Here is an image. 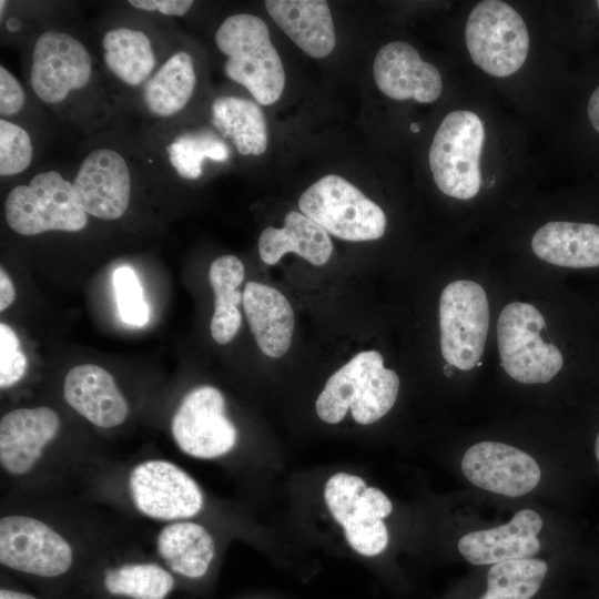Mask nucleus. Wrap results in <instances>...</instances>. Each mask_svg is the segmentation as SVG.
Segmentation results:
<instances>
[{
	"instance_id": "8",
	"label": "nucleus",
	"mask_w": 599,
	"mask_h": 599,
	"mask_svg": "<svg viewBox=\"0 0 599 599\" xmlns=\"http://www.w3.org/2000/svg\"><path fill=\"white\" fill-rule=\"evenodd\" d=\"M324 498L355 551L376 556L386 549L389 537L383 519L389 516L393 505L382 490L367 487L358 476L337 473L327 480Z\"/></svg>"
},
{
	"instance_id": "31",
	"label": "nucleus",
	"mask_w": 599,
	"mask_h": 599,
	"mask_svg": "<svg viewBox=\"0 0 599 599\" xmlns=\"http://www.w3.org/2000/svg\"><path fill=\"white\" fill-rule=\"evenodd\" d=\"M166 151L172 166L186 180L197 179L202 174L204 159L225 162L230 156V149L225 142L207 130L177 136Z\"/></svg>"
},
{
	"instance_id": "2",
	"label": "nucleus",
	"mask_w": 599,
	"mask_h": 599,
	"mask_svg": "<svg viewBox=\"0 0 599 599\" xmlns=\"http://www.w3.org/2000/svg\"><path fill=\"white\" fill-rule=\"evenodd\" d=\"M215 43L226 55L225 75L246 88L258 104L270 105L281 98L285 71L261 18L250 13L229 17L216 30Z\"/></svg>"
},
{
	"instance_id": "42",
	"label": "nucleus",
	"mask_w": 599,
	"mask_h": 599,
	"mask_svg": "<svg viewBox=\"0 0 599 599\" xmlns=\"http://www.w3.org/2000/svg\"><path fill=\"white\" fill-rule=\"evenodd\" d=\"M410 128H412V131H413V132H418V131H419V128H418L417 124H412Z\"/></svg>"
},
{
	"instance_id": "38",
	"label": "nucleus",
	"mask_w": 599,
	"mask_h": 599,
	"mask_svg": "<svg viewBox=\"0 0 599 599\" xmlns=\"http://www.w3.org/2000/svg\"><path fill=\"white\" fill-rule=\"evenodd\" d=\"M587 114L591 126L599 133V85L589 98Z\"/></svg>"
},
{
	"instance_id": "11",
	"label": "nucleus",
	"mask_w": 599,
	"mask_h": 599,
	"mask_svg": "<svg viewBox=\"0 0 599 599\" xmlns=\"http://www.w3.org/2000/svg\"><path fill=\"white\" fill-rule=\"evenodd\" d=\"M72 560L69 542L43 521L21 515L1 518L2 565L40 577H57L69 570Z\"/></svg>"
},
{
	"instance_id": "6",
	"label": "nucleus",
	"mask_w": 599,
	"mask_h": 599,
	"mask_svg": "<svg viewBox=\"0 0 599 599\" xmlns=\"http://www.w3.org/2000/svg\"><path fill=\"white\" fill-rule=\"evenodd\" d=\"M546 322L531 304L512 302L506 305L497 323V344L501 366L522 384H545L564 365L558 347L541 338Z\"/></svg>"
},
{
	"instance_id": "18",
	"label": "nucleus",
	"mask_w": 599,
	"mask_h": 599,
	"mask_svg": "<svg viewBox=\"0 0 599 599\" xmlns=\"http://www.w3.org/2000/svg\"><path fill=\"white\" fill-rule=\"evenodd\" d=\"M541 528L538 512L521 509L505 525L466 534L458 541V550L473 565L531 558L540 550Z\"/></svg>"
},
{
	"instance_id": "40",
	"label": "nucleus",
	"mask_w": 599,
	"mask_h": 599,
	"mask_svg": "<svg viewBox=\"0 0 599 599\" xmlns=\"http://www.w3.org/2000/svg\"><path fill=\"white\" fill-rule=\"evenodd\" d=\"M454 368H456V367H454L453 365H450V364L447 363V364L444 366V373H445V375H446L447 377H451V376L455 374V369H454Z\"/></svg>"
},
{
	"instance_id": "33",
	"label": "nucleus",
	"mask_w": 599,
	"mask_h": 599,
	"mask_svg": "<svg viewBox=\"0 0 599 599\" xmlns=\"http://www.w3.org/2000/svg\"><path fill=\"white\" fill-rule=\"evenodd\" d=\"M32 160V143L21 126L0 120V174L14 175L23 172Z\"/></svg>"
},
{
	"instance_id": "1",
	"label": "nucleus",
	"mask_w": 599,
	"mask_h": 599,
	"mask_svg": "<svg viewBox=\"0 0 599 599\" xmlns=\"http://www.w3.org/2000/svg\"><path fill=\"white\" fill-rule=\"evenodd\" d=\"M398 389L399 377L384 366L380 353L361 352L328 378L316 399V413L323 422L337 424L351 409L356 423L369 425L392 409Z\"/></svg>"
},
{
	"instance_id": "13",
	"label": "nucleus",
	"mask_w": 599,
	"mask_h": 599,
	"mask_svg": "<svg viewBox=\"0 0 599 599\" xmlns=\"http://www.w3.org/2000/svg\"><path fill=\"white\" fill-rule=\"evenodd\" d=\"M91 72L90 54L75 38L61 31H47L38 38L32 52L30 82L43 102H61L70 91L84 88Z\"/></svg>"
},
{
	"instance_id": "16",
	"label": "nucleus",
	"mask_w": 599,
	"mask_h": 599,
	"mask_svg": "<svg viewBox=\"0 0 599 599\" xmlns=\"http://www.w3.org/2000/svg\"><path fill=\"white\" fill-rule=\"evenodd\" d=\"M378 89L393 100L436 101L443 90L438 69L424 61L407 42L393 41L382 47L373 63Z\"/></svg>"
},
{
	"instance_id": "23",
	"label": "nucleus",
	"mask_w": 599,
	"mask_h": 599,
	"mask_svg": "<svg viewBox=\"0 0 599 599\" xmlns=\"http://www.w3.org/2000/svg\"><path fill=\"white\" fill-rule=\"evenodd\" d=\"M333 244L328 233L302 212L291 211L281 229L268 226L258 238L261 260L276 264L286 253H296L313 265L322 266L329 260Z\"/></svg>"
},
{
	"instance_id": "14",
	"label": "nucleus",
	"mask_w": 599,
	"mask_h": 599,
	"mask_svg": "<svg viewBox=\"0 0 599 599\" xmlns=\"http://www.w3.org/2000/svg\"><path fill=\"white\" fill-rule=\"evenodd\" d=\"M464 476L475 486L502 496L518 497L540 481L537 461L524 450L498 441H480L461 459Z\"/></svg>"
},
{
	"instance_id": "26",
	"label": "nucleus",
	"mask_w": 599,
	"mask_h": 599,
	"mask_svg": "<svg viewBox=\"0 0 599 599\" xmlns=\"http://www.w3.org/2000/svg\"><path fill=\"white\" fill-rule=\"evenodd\" d=\"M244 275V265L235 255H222L210 266L209 280L214 292V313L210 331L219 344L231 342L241 327L242 316L237 306L243 302V293L238 291V286Z\"/></svg>"
},
{
	"instance_id": "30",
	"label": "nucleus",
	"mask_w": 599,
	"mask_h": 599,
	"mask_svg": "<svg viewBox=\"0 0 599 599\" xmlns=\"http://www.w3.org/2000/svg\"><path fill=\"white\" fill-rule=\"evenodd\" d=\"M103 583L115 596L164 599L174 587V578L155 564H130L109 570Z\"/></svg>"
},
{
	"instance_id": "17",
	"label": "nucleus",
	"mask_w": 599,
	"mask_h": 599,
	"mask_svg": "<svg viewBox=\"0 0 599 599\" xmlns=\"http://www.w3.org/2000/svg\"><path fill=\"white\" fill-rule=\"evenodd\" d=\"M60 428L58 414L45 406L18 408L0 422V463L10 474L29 473Z\"/></svg>"
},
{
	"instance_id": "29",
	"label": "nucleus",
	"mask_w": 599,
	"mask_h": 599,
	"mask_svg": "<svg viewBox=\"0 0 599 599\" xmlns=\"http://www.w3.org/2000/svg\"><path fill=\"white\" fill-rule=\"evenodd\" d=\"M548 566L544 560L511 559L493 565L480 599H531L540 589Z\"/></svg>"
},
{
	"instance_id": "34",
	"label": "nucleus",
	"mask_w": 599,
	"mask_h": 599,
	"mask_svg": "<svg viewBox=\"0 0 599 599\" xmlns=\"http://www.w3.org/2000/svg\"><path fill=\"white\" fill-rule=\"evenodd\" d=\"M27 367L16 333L4 323L0 324V387L8 388L19 382Z\"/></svg>"
},
{
	"instance_id": "27",
	"label": "nucleus",
	"mask_w": 599,
	"mask_h": 599,
	"mask_svg": "<svg viewBox=\"0 0 599 599\" xmlns=\"http://www.w3.org/2000/svg\"><path fill=\"white\" fill-rule=\"evenodd\" d=\"M195 83L192 57L185 51H179L145 84L144 103L151 113L171 116L187 104Z\"/></svg>"
},
{
	"instance_id": "20",
	"label": "nucleus",
	"mask_w": 599,
	"mask_h": 599,
	"mask_svg": "<svg viewBox=\"0 0 599 599\" xmlns=\"http://www.w3.org/2000/svg\"><path fill=\"white\" fill-rule=\"evenodd\" d=\"M242 303L261 352L272 358L282 357L291 346L295 324L287 298L270 285L248 282Z\"/></svg>"
},
{
	"instance_id": "3",
	"label": "nucleus",
	"mask_w": 599,
	"mask_h": 599,
	"mask_svg": "<svg viewBox=\"0 0 599 599\" xmlns=\"http://www.w3.org/2000/svg\"><path fill=\"white\" fill-rule=\"evenodd\" d=\"M485 141L480 118L467 110L448 113L438 126L430 149L429 166L437 187L446 195L470 200L480 189L479 159Z\"/></svg>"
},
{
	"instance_id": "7",
	"label": "nucleus",
	"mask_w": 599,
	"mask_h": 599,
	"mask_svg": "<svg viewBox=\"0 0 599 599\" xmlns=\"http://www.w3.org/2000/svg\"><path fill=\"white\" fill-rule=\"evenodd\" d=\"M4 213L8 225L27 236L48 231L78 232L88 223L72 183L57 171L39 173L29 185L13 187L7 196Z\"/></svg>"
},
{
	"instance_id": "15",
	"label": "nucleus",
	"mask_w": 599,
	"mask_h": 599,
	"mask_svg": "<svg viewBox=\"0 0 599 599\" xmlns=\"http://www.w3.org/2000/svg\"><path fill=\"white\" fill-rule=\"evenodd\" d=\"M82 210L102 220H118L128 210L131 196L129 166L111 149H97L82 161L72 183Z\"/></svg>"
},
{
	"instance_id": "21",
	"label": "nucleus",
	"mask_w": 599,
	"mask_h": 599,
	"mask_svg": "<svg viewBox=\"0 0 599 599\" xmlns=\"http://www.w3.org/2000/svg\"><path fill=\"white\" fill-rule=\"evenodd\" d=\"M267 12L286 35L313 58H325L336 37L329 7L324 0H266Z\"/></svg>"
},
{
	"instance_id": "36",
	"label": "nucleus",
	"mask_w": 599,
	"mask_h": 599,
	"mask_svg": "<svg viewBox=\"0 0 599 599\" xmlns=\"http://www.w3.org/2000/svg\"><path fill=\"white\" fill-rule=\"evenodd\" d=\"M129 4L146 11H160L166 16H183L192 7L191 0H130Z\"/></svg>"
},
{
	"instance_id": "5",
	"label": "nucleus",
	"mask_w": 599,
	"mask_h": 599,
	"mask_svg": "<svg viewBox=\"0 0 599 599\" xmlns=\"http://www.w3.org/2000/svg\"><path fill=\"white\" fill-rule=\"evenodd\" d=\"M465 40L473 62L489 75L516 73L529 52V32L521 16L499 0L478 2L469 13Z\"/></svg>"
},
{
	"instance_id": "43",
	"label": "nucleus",
	"mask_w": 599,
	"mask_h": 599,
	"mask_svg": "<svg viewBox=\"0 0 599 599\" xmlns=\"http://www.w3.org/2000/svg\"><path fill=\"white\" fill-rule=\"evenodd\" d=\"M596 4H597V8H598V10H599V0H598V1H596Z\"/></svg>"
},
{
	"instance_id": "25",
	"label": "nucleus",
	"mask_w": 599,
	"mask_h": 599,
	"mask_svg": "<svg viewBox=\"0 0 599 599\" xmlns=\"http://www.w3.org/2000/svg\"><path fill=\"white\" fill-rule=\"evenodd\" d=\"M212 124L243 155H261L267 148V125L260 105L238 97H220L212 104Z\"/></svg>"
},
{
	"instance_id": "24",
	"label": "nucleus",
	"mask_w": 599,
	"mask_h": 599,
	"mask_svg": "<svg viewBox=\"0 0 599 599\" xmlns=\"http://www.w3.org/2000/svg\"><path fill=\"white\" fill-rule=\"evenodd\" d=\"M156 547L167 566L187 578L204 576L215 552L212 536L204 527L191 521L165 526L158 536Z\"/></svg>"
},
{
	"instance_id": "32",
	"label": "nucleus",
	"mask_w": 599,
	"mask_h": 599,
	"mask_svg": "<svg viewBox=\"0 0 599 599\" xmlns=\"http://www.w3.org/2000/svg\"><path fill=\"white\" fill-rule=\"evenodd\" d=\"M112 280L121 319L133 326L146 324L149 307L135 272L129 266H121L114 271Z\"/></svg>"
},
{
	"instance_id": "19",
	"label": "nucleus",
	"mask_w": 599,
	"mask_h": 599,
	"mask_svg": "<svg viewBox=\"0 0 599 599\" xmlns=\"http://www.w3.org/2000/svg\"><path fill=\"white\" fill-rule=\"evenodd\" d=\"M67 403L90 423L102 428L122 424L129 413L124 396L104 368L83 364L69 370L63 383Z\"/></svg>"
},
{
	"instance_id": "37",
	"label": "nucleus",
	"mask_w": 599,
	"mask_h": 599,
	"mask_svg": "<svg viewBox=\"0 0 599 599\" xmlns=\"http://www.w3.org/2000/svg\"><path fill=\"white\" fill-rule=\"evenodd\" d=\"M16 296L14 287L8 274L0 270V311H4L13 302Z\"/></svg>"
},
{
	"instance_id": "9",
	"label": "nucleus",
	"mask_w": 599,
	"mask_h": 599,
	"mask_svg": "<svg viewBox=\"0 0 599 599\" xmlns=\"http://www.w3.org/2000/svg\"><path fill=\"white\" fill-rule=\"evenodd\" d=\"M489 325L485 290L476 282L449 283L439 300L440 349L446 363L468 370L478 365Z\"/></svg>"
},
{
	"instance_id": "10",
	"label": "nucleus",
	"mask_w": 599,
	"mask_h": 599,
	"mask_svg": "<svg viewBox=\"0 0 599 599\" xmlns=\"http://www.w3.org/2000/svg\"><path fill=\"white\" fill-rule=\"evenodd\" d=\"M225 400L213 386H199L182 400L172 418L171 430L180 449L196 458H215L229 453L237 432L225 416Z\"/></svg>"
},
{
	"instance_id": "12",
	"label": "nucleus",
	"mask_w": 599,
	"mask_h": 599,
	"mask_svg": "<svg viewBox=\"0 0 599 599\" xmlns=\"http://www.w3.org/2000/svg\"><path fill=\"white\" fill-rule=\"evenodd\" d=\"M129 488L135 507L154 519L190 518L203 506V495L195 480L166 460H146L135 466Z\"/></svg>"
},
{
	"instance_id": "35",
	"label": "nucleus",
	"mask_w": 599,
	"mask_h": 599,
	"mask_svg": "<svg viewBox=\"0 0 599 599\" xmlns=\"http://www.w3.org/2000/svg\"><path fill=\"white\" fill-rule=\"evenodd\" d=\"M24 104V92L19 81L4 68L0 67V113L11 116Z\"/></svg>"
},
{
	"instance_id": "28",
	"label": "nucleus",
	"mask_w": 599,
	"mask_h": 599,
	"mask_svg": "<svg viewBox=\"0 0 599 599\" xmlns=\"http://www.w3.org/2000/svg\"><path fill=\"white\" fill-rule=\"evenodd\" d=\"M102 45L108 69L128 85L143 83L154 69L151 40L140 30L112 29L104 34Z\"/></svg>"
},
{
	"instance_id": "41",
	"label": "nucleus",
	"mask_w": 599,
	"mask_h": 599,
	"mask_svg": "<svg viewBox=\"0 0 599 599\" xmlns=\"http://www.w3.org/2000/svg\"><path fill=\"white\" fill-rule=\"evenodd\" d=\"M595 454H596V457H597V460L599 463V434L596 438V441H595Z\"/></svg>"
},
{
	"instance_id": "4",
	"label": "nucleus",
	"mask_w": 599,
	"mask_h": 599,
	"mask_svg": "<svg viewBox=\"0 0 599 599\" xmlns=\"http://www.w3.org/2000/svg\"><path fill=\"white\" fill-rule=\"evenodd\" d=\"M298 209L328 234L345 241L377 240L386 230L380 206L336 174H327L305 190Z\"/></svg>"
},
{
	"instance_id": "22",
	"label": "nucleus",
	"mask_w": 599,
	"mask_h": 599,
	"mask_svg": "<svg viewBox=\"0 0 599 599\" xmlns=\"http://www.w3.org/2000/svg\"><path fill=\"white\" fill-rule=\"evenodd\" d=\"M534 253L542 261L562 267L599 266V225L551 221L531 238Z\"/></svg>"
},
{
	"instance_id": "39",
	"label": "nucleus",
	"mask_w": 599,
	"mask_h": 599,
	"mask_svg": "<svg viewBox=\"0 0 599 599\" xmlns=\"http://www.w3.org/2000/svg\"><path fill=\"white\" fill-rule=\"evenodd\" d=\"M0 599H37L35 597L8 589L0 590Z\"/></svg>"
}]
</instances>
